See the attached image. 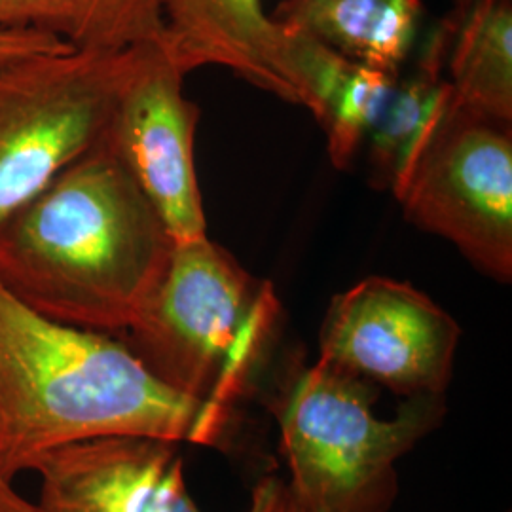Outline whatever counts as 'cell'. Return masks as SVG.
Returning <instances> with one entry per match:
<instances>
[{
	"label": "cell",
	"instance_id": "cell-1",
	"mask_svg": "<svg viewBox=\"0 0 512 512\" xmlns=\"http://www.w3.org/2000/svg\"><path fill=\"white\" fill-rule=\"evenodd\" d=\"M173 243L103 137L0 220V285L57 323L120 336L164 274Z\"/></svg>",
	"mask_w": 512,
	"mask_h": 512
},
{
	"label": "cell",
	"instance_id": "cell-2",
	"mask_svg": "<svg viewBox=\"0 0 512 512\" xmlns=\"http://www.w3.org/2000/svg\"><path fill=\"white\" fill-rule=\"evenodd\" d=\"M232 421L169 389L107 332L40 315L0 285V476L57 448L135 435L217 446Z\"/></svg>",
	"mask_w": 512,
	"mask_h": 512
},
{
	"label": "cell",
	"instance_id": "cell-3",
	"mask_svg": "<svg viewBox=\"0 0 512 512\" xmlns=\"http://www.w3.org/2000/svg\"><path fill=\"white\" fill-rule=\"evenodd\" d=\"M279 317L272 283L215 241H175L164 274L120 340L169 389L234 421Z\"/></svg>",
	"mask_w": 512,
	"mask_h": 512
},
{
	"label": "cell",
	"instance_id": "cell-4",
	"mask_svg": "<svg viewBox=\"0 0 512 512\" xmlns=\"http://www.w3.org/2000/svg\"><path fill=\"white\" fill-rule=\"evenodd\" d=\"M378 387L315 361L287 374L270 410L294 497L308 512H389L399 497L397 463L446 416V399H406L374 414Z\"/></svg>",
	"mask_w": 512,
	"mask_h": 512
},
{
	"label": "cell",
	"instance_id": "cell-5",
	"mask_svg": "<svg viewBox=\"0 0 512 512\" xmlns=\"http://www.w3.org/2000/svg\"><path fill=\"white\" fill-rule=\"evenodd\" d=\"M147 44L0 55V220L105 137Z\"/></svg>",
	"mask_w": 512,
	"mask_h": 512
},
{
	"label": "cell",
	"instance_id": "cell-6",
	"mask_svg": "<svg viewBox=\"0 0 512 512\" xmlns=\"http://www.w3.org/2000/svg\"><path fill=\"white\" fill-rule=\"evenodd\" d=\"M395 198L412 224L452 241L478 272L511 283V124L450 103Z\"/></svg>",
	"mask_w": 512,
	"mask_h": 512
},
{
	"label": "cell",
	"instance_id": "cell-7",
	"mask_svg": "<svg viewBox=\"0 0 512 512\" xmlns=\"http://www.w3.org/2000/svg\"><path fill=\"white\" fill-rule=\"evenodd\" d=\"M456 319L410 283L366 277L330 300L319 363L401 399L442 397L459 348Z\"/></svg>",
	"mask_w": 512,
	"mask_h": 512
},
{
	"label": "cell",
	"instance_id": "cell-8",
	"mask_svg": "<svg viewBox=\"0 0 512 512\" xmlns=\"http://www.w3.org/2000/svg\"><path fill=\"white\" fill-rule=\"evenodd\" d=\"M183 80L160 42L147 44L105 133L173 241L207 236L194 167L200 109L184 95Z\"/></svg>",
	"mask_w": 512,
	"mask_h": 512
},
{
	"label": "cell",
	"instance_id": "cell-9",
	"mask_svg": "<svg viewBox=\"0 0 512 512\" xmlns=\"http://www.w3.org/2000/svg\"><path fill=\"white\" fill-rule=\"evenodd\" d=\"M37 512H202L181 442L116 435L57 448L35 467Z\"/></svg>",
	"mask_w": 512,
	"mask_h": 512
},
{
	"label": "cell",
	"instance_id": "cell-10",
	"mask_svg": "<svg viewBox=\"0 0 512 512\" xmlns=\"http://www.w3.org/2000/svg\"><path fill=\"white\" fill-rule=\"evenodd\" d=\"M160 46L186 76L219 65L264 92L302 105L287 67L283 29L260 0H164Z\"/></svg>",
	"mask_w": 512,
	"mask_h": 512
},
{
	"label": "cell",
	"instance_id": "cell-11",
	"mask_svg": "<svg viewBox=\"0 0 512 512\" xmlns=\"http://www.w3.org/2000/svg\"><path fill=\"white\" fill-rule=\"evenodd\" d=\"M281 29L302 107L325 131L332 165L346 169L378 124L399 76L357 63L306 33Z\"/></svg>",
	"mask_w": 512,
	"mask_h": 512
},
{
	"label": "cell",
	"instance_id": "cell-12",
	"mask_svg": "<svg viewBox=\"0 0 512 512\" xmlns=\"http://www.w3.org/2000/svg\"><path fill=\"white\" fill-rule=\"evenodd\" d=\"M458 25L446 21L421 55L416 71L397 80L378 124L370 131V184L397 196L431 133L452 103L442 67Z\"/></svg>",
	"mask_w": 512,
	"mask_h": 512
},
{
	"label": "cell",
	"instance_id": "cell-13",
	"mask_svg": "<svg viewBox=\"0 0 512 512\" xmlns=\"http://www.w3.org/2000/svg\"><path fill=\"white\" fill-rule=\"evenodd\" d=\"M421 10V0H283L272 19L357 63L401 76Z\"/></svg>",
	"mask_w": 512,
	"mask_h": 512
},
{
	"label": "cell",
	"instance_id": "cell-14",
	"mask_svg": "<svg viewBox=\"0 0 512 512\" xmlns=\"http://www.w3.org/2000/svg\"><path fill=\"white\" fill-rule=\"evenodd\" d=\"M164 0H0V29L35 31L74 50L160 42Z\"/></svg>",
	"mask_w": 512,
	"mask_h": 512
},
{
	"label": "cell",
	"instance_id": "cell-15",
	"mask_svg": "<svg viewBox=\"0 0 512 512\" xmlns=\"http://www.w3.org/2000/svg\"><path fill=\"white\" fill-rule=\"evenodd\" d=\"M458 14L448 52L452 107L511 124V0H473Z\"/></svg>",
	"mask_w": 512,
	"mask_h": 512
},
{
	"label": "cell",
	"instance_id": "cell-16",
	"mask_svg": "<svg viewBox=\"0 0 512 512\" xmlns=\"http://www.w3.org/2000/svg\"><path fill=\"white\" fill-rule=\"evenodd\" d=\"M245 512H308L294 497L287 480L281 476L264 475L251 488Z\"/></svg>",
	"mask_w": 512,
	"mask_h": 512
},
{
	"label": "cell",
	"instance_id": "cell-17",
	"mask_svg": "<svg viewBox=\"0 0 512 512\" xmlns=\"http://www.w3.org/2000/svg\"><path fill=\"white\" fill-rule=\"evenodd\" d=\"M71 48L63 40L44 33L0 29V55L54 54Z\"/></svg>",
	"mask_w": 512,
	"mask_h": 512
},
{
	"label": "cell",
	"instance_id": "cell-18",
	"mask_svg": "<svg viewBox=\"0 0 512 512\" xmlns=\"http://www.w3.org/2000/svg\"><path fill=\"white\" fill-rule=\"evenodd\" d=\"M0 512H37V507L0 476Z\"/></svg>",
	"mask_w": 512,
	"mask_h": 512
}]
</instances>
